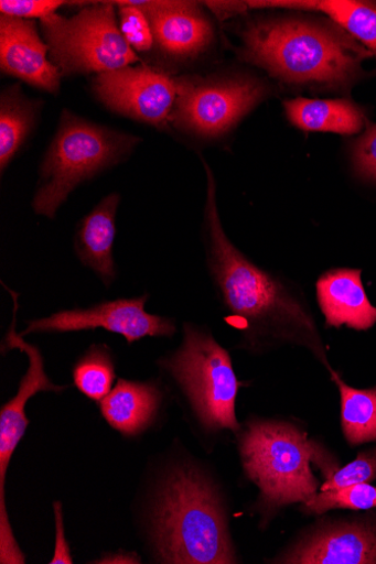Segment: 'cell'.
<instances>
[{
    "label": "cell",
    "mask_w": 376,
    "mask_h": 564,
    "mask_svg": "<svg viewBox=\"0 0 376 564\" xmlns=\"http://www.w3.org/2000/svg\"><path fill=\"white\" fill-rule=\"evenodd\" d=\"M243 58L291 84L343 86L372 57L336 25L292 19H260L241 32Z\"/></svg>",
    "instance_id": "6da1fadb"
},
{
    "label": "cell",
    "mask_w": 376,
    "mask_h": 564,
    "mask_svg": "<svg viewBox=\"0 0 376 564\" xmlns=\"http://www.w3.org/2000/svg\"><path fill=\"white\" fill-rule=\"evenodd\" d=\"M152 539L164 563H236L222 502L191 467H178L161 485L152 514Z\"/></svg>",
    "instance_id": "7a4b0ae2"
},
{
    "label": "cell",
    "mask_w": 376,
    "mask_h": 564,
    "mask_svg": "<svg viewBox=\"0 0 376 564\" xmlns=\"http://www.w3.org/2000/svg\"><path fill=\"white\" fill-rule=\"evenodd\" d=\"M207 178L204 213L207 261L225 305L244 327L284 324L313 330L302 306L273 278L254 265L227 237L218 210L217 186L202 160Z\"/></svg>",
    "instance_id": "3957f363"
},
{
    "label": "cell",
    "mask_w": 376,
    "mask_h": 564,
    "mask_svg": "<svg viewBox=\"0 0 376 564\" xmlns=\"http://www.w3.org/2000/svg\"><path fill=\"white\" fill-rule=\"evenodd\" d=\"M141 140L64 110L40 166L34 214L55 219L78 186L126 162Z\"/></svg>",
    "instance_id": "277c9868"
},
{
    "label": "cell",
    "mask_w": 376,
    "mask_h": 564,
    "mask_svg": "<svg viewBox=\"0 0 376 564\" xmlns=\"http://www.w3.org/2000/svg\"><path fill=\"white\" fill-rule=\"evenodd\" d=\"M240 454L248 477L267 505L307 502L316 495L319 481L310 464L320 463L326 453L294 426L253 422L241 437Z\"/></svg>",
    "instance_id": "5b68a950"
},
{
    "label": "cell",
    "mask_w": 376,
    "mask_h": 564,
    "mask_svg": "<svg viewBox=\"0 0 376 564\" xmlns=\"http://www.w3.org/2000/svg\"><path fill=\"white\" fill-rule=\"evenodd\" d=\"M114 2L89 3L77 14L41 20L49 56L63 76L112 72L140 59L123 37Z\"/></svg>",
    "instance_id": "8992f818"
},
{
    "label": "cell",
    "mask_w": 376,
    "mask_h": 564,
    "mask_svg": "<svg viewBox=\"0 0 376 564\" xmlns=\"http://www.w3.org/2000/svg\"><path fill=\"white\" fill-rule=\"evenodd\" d=\"M208 430L237 432L236 400L243 386L230 355L208 334L185 325L182 347L161 361Z\"/></svg>",
    "instance_id": "52a82bcc"
},
{
    "label": "cell",
    "mask_w": 376,
    "mask_h": 564,
    "mask_svg": "<svg viewBox=\"0 0 376 564\" xmlns=\"http://www.w3.org/2000/svg\"><path fill=\"white\" fill-rule=\"evenodd\" d=\"M171 122L183 131L217 138L233 129L266 95L265 85L247 76L176 78Z\"/></svg>",
    "instance_id": "ba28073f"
},
{
    "label": "cell",
    "mask_w": 376,
    "mask_h": 564,
    "mask_svg": "<svg viewBox=\"0 0 376 564\" xmlns=\"http://www.w3.org/2000/svg\"><path fill=\"white\" fill-rule=\"evenodd\" d=\"M17 315L6 337L3 349H20L28 355L30 365L17 395L0 410V561L21 564L25 562V557L19 549L9 520L6 506V477L14 451L29 425L25 415L28 401L39 392L61 393L68 387L53 384L47 378L39 348L26 343L15 330Z\"/></svg>",
    "instance_id": "9c48e42d"
},
{
    "label": "cell",
    "mask_w": 376,
    "mask_h": 564,
    "mask_svg": "<svg viewBox=\"0 0 376 564\" xmlns=\"http://www.w3.org/2000/svg\"><path fill=\"white\" fill-rule=\"evenodd\" d=\"M92 88L107 109L159 130L171 122L178 97L176 78L147 66L98 74Z\"/></svg>",
    "instance_id": "30bf717a"
},
{
    "label": "cell",
    "mask_w": 376,
    "mask_h": 564,
    "mask_svg": "<svg viewBox=\"0 0 376 564\" xmlns=\"http://www.w3.org/2000/svg\"><path fill=\"white\" fill-rule=\"evenodd\" d=\"M149 295L118 299L98 303L87 310H72L28 323L21 334L74 333L105 329L123 336L129 344L146 337H172L175 325L172 319L146 313Z\"/></svg>",
    "instance_id": "8fae6325"
},
{
    "label": "cell",
    "mask_w": 376,
    "mask_h": 564,
    "mask_svg": "<svg viewBox=\"0 0 376 564\" xmlns=\"http://www.w3.org/2000/svg\"><path fill=\"white\" fill-rule=\"evenodd\" d=\"M147 17L154 45L165 56L176 61L198 57L214 40V29L195 2H130Z\"/></svg>",
    "instance_id": "7c38bea8"
},
{
    "label": "cell",
    "mask_w": 376,
    "mask_h": 564,
    "mask_svg": "<svg viewBox=\"0 0 376 564\" xmlns=\"http://www.w3.org/2000/svg\"><path fill=\"white\" fill-rule=\"evenodd\" d=\"M47 54L34 21L0 15V69L6 75L58 95L63 75Z\"/></svg>",
    "instance_id": "4fadbf2b"
},
{
    "label": "cell",
    "mask_w": 376,
    "mask_h": 564,
    "mask_svg": "<svg viewBox=\"0 0 376 564\" xmlns=\"http://www.w3.org/2000/svg\"><path fill=\"white\" fill-rule=\"evenodd\" d=\"M281 563L376 564V521L340 522L307 536Z\"/></svg>",
    "instance_id": "5bb4252c"
},
{
    "label": "cell",
    "mask_w": 376,
    "mask_h": 564,
    "mask_svg": "<svg viewBox=\"0 0 376 564\" xmlns=\"http://www.w3.org/2000/svg\"><path fill=\"white\" fill-rule=\"evenodd\" d=\"M121 196H105L78 224L75 234V252L79 262L89 269L106 286L117 280L114 246L117 236V214Z\"/></svg>",
    "instance_id": "9a60e30c"
},
{
    "label": "cell",
    "mask_w": 376,
    "mask_h": 564,
    "mask_svg": "<svg viewBox=\"0 0 376 564\" xmlns=\"http://www.w3.org/2000/svg\"><path fill=\"white\" fill-rule=\"evenodd\" d=\"M316 295L329 326L367 330L376 324V307L366 295L358 270H335L322 275Z\"/></svg>",
    "instance_id": "2e32d148"
},
{
    "label": "cell",
    "mask_w": 376,
    "mask_h": 564,
    "mask_svg": "<svg viewBox=\"0 0 376 564\" xmlns=\"http://www.w3.org/2000/svg\"><path fill=\"white\" fill-rule=\"evenodd\" d=\"M163 400L158 386L120 379L115 389L99 401L105 421L126 436H136L153 422Z\"/></svg>",
    "instance_id": "e0dca14e"
},
{
    "label": "cell",
    "mask_w": 376,
    "mask_h": 564,
    "mask_svg": "<svg viewBox=\"0 0 376 564\" xmlns=\"http://www.w3.org/2000/svg\"><path fill=\"white\" fill-rule=\"evenodd\" d=\"M289 120L310 132L356 134L364 127V116L347 99L296 98L284 102Z\"/></svg>",
    "instance_id": "ac0fdd59"
},
{
    "label": "cell",
    "mask_w": 376,
    "mask_h": 564,
    "mask_svg": "<svg viewBox=\"0 0 376 564\" xmlns=\"http://www.w3.org/2000/svg\"><path fill=\"white\" fill-rule=\"evenodd\" d=\"M261 9L315 11L327 15L376 57V6L353 0H314V2H261Z\"/></svg>",
    "instance_id": "d6986e66"
},
{
    "label": "cell",
    "mask_w": 376,
    "mask_h": 564,
    "mask_svg": "<svg viewBox=\"0 0 376 564\" xmlns=\"http://www.w3.org/2000/svg\"><path fill=\"white\" fill-rule=\"evenodd\" d=\"M42 106L25 96L20 85L7 87L0 95V172L9 169L31 134Z\"/></svg>",
    "instance_id": "ffe728a7"
},
{
    "label": "cell",
    "mask_w": 376,
    "mask_h": 564,
    "mask_svg": "<svg viewBox=\"0 0 376 564\" xmlns=\"http://www.w3.org/2000/svg\"><path fill=\"white\" fill-rule=\"evenodd\" d=\"M341 393L342 427L351 446L376 441V388L359 390L333 375Z\"/></svg>",
    "instance_id": "44dd1931"
},
{
    "label": "cell",
    "mask_w": 376,
    "mask_h": 564,
    "mask_svg": "<svg viewBox=\"0 0 376 564\" xmlns=\"http://www.w3.org/2000/svg\"><path fill=\"white\" fill-rule=\"evenodd\" d=\"M73 378L84 395L101 401L112 391L116 381V364L110 348L92 345L74 367Z\"/></svg>",
    "instance_id": "7402d4cb"
},
{
    "label": "cell",
    "mask_w": 376,
    "mask_h": 564,
    "mask_svg": "<svg viewBox=\"0 0 376 564\" xmlns=\"http://www.w3.org/2000/svg\"><path fill=\"white\" fill-rule=\"evenodd\" d=\"M304 507L314 514H322L332 509L376 508V487L357 484L342 489L321 491L304 502Z\"/></svg>",
    "instance_id": "603a6c76"
},
{
    "label": "cell",
    "mask_w": 376,
    "mask_h": 564,
    "mask_svg": "<svg viewBox=\"0 0 376 564\" xmlns=\"http://www.w3.org/2000/svg\"><path fill=\"white\" fill-rule=\"evenodd\" d=\"M119 8L120 31L132 47L138 53H149L154 45L153 35L149 21L144 13L137 7L127 2H114Z\"/></svg>",
    "instance_id": "cb8c5ba5"
},
{
    "label": "cell",
    "mask_w": 376,
    "mask_h": 564,
    "mask_svg": "<svg viewBox=\"0 0 376 564\" xmlns=\"http://www.w3.org/2000/svg\"><path fill=\"white\" fill-rule=\"evenodd\" d=\"M376 479V447L359 453L356 459L337 470L321 486V491L342 489L357 484H368Z\"/></svg>",
    "instance_id": "d4e9b609"
},
{
    "label": "cell",
    "mask_w": 376,
    "mask_h": 564,
    "mask_svg": "<svg viewBox=\"0 0 376 564\" xmlns=\"http://www.w3.org/2000/svg\"><path fill=\"white\" fill-rule=\"evenodd\" d=\"M72 2L61 0H2L0 12L2 15L32 20H43L50 15L57 14V11Z\"/></svg>",
    "instance_id": "484cf974"
},
{
    "label": "cell",
    "mask_w": 376,
    "mask_h": 564,
    "mask_svg": "<svg viewBox=\"0 0 376 564\" xmlns=\"http://www.w3.org/2000/svg\"><path fill=\"white\" fill-rule=\"evenodd\" d=\"M354 161L361 173L376 176V126L370 127L357 141Z\"/></svg>",
    "instance_id": "4316f807"
},
{
    "label": "cell",
    "mask_w": 376,
    "mask_h": 564,
    "mask_svg": "<svg viewBox=\"0 0 376 564\" xmlns=\"http://www.w3.org/2000/svg\"><path fill=\"white\" fill-rule=\"evenodd\" d=\"M203 4L222 21L243 14L248 10L246 2H205Z\"/></svg>",
    "instance_id": "83f0119b"
}]
</instances>
